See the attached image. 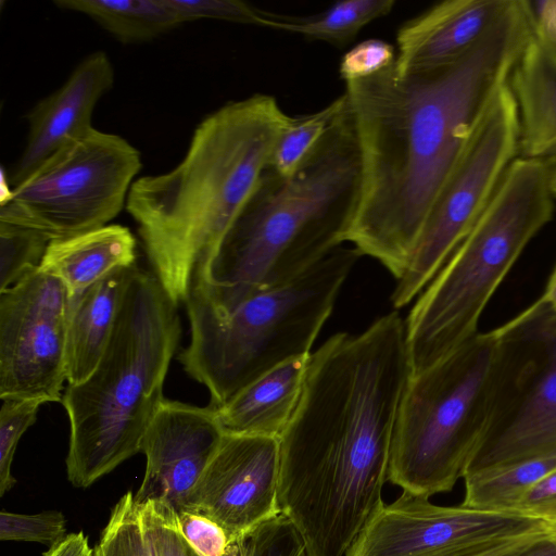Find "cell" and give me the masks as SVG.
<instances>
[{"instance_id": "obj_33", "label": "cell", "mask_w": 556, "mask_h": 556, "mask_svg": "<svg viewBox=\"0 0 556 556\" xmlns=\"http://www.w3.org/2000/svg\"><path fill=\"white\" fill-rule=\"evenodd\" d=\"M394 47L381 39H366L342 58L339 64V74L344 83L364 79L374 76L395 62Z\"/></svg>"}, {"instance_id": "obj_34", "label": "cell", "mask_w": 556, "mask_h": 556, "mask_svg": "<svg viewBox=\"0 0 556 556\" xmlns=\"http://www.w3.org/2000/svg\"><path fill=\"white\" fill-rule=\"evenodd\" d=\"M511 513L533 517L544 522L556 520V467L521 497Z\"/></svg>"}, {"instance_id": "obj_38", "label": "cell", "mask_w": 556, "mask_h": 556, "mask_svg": "<svg viewBox=\"0 0 556 556\" xmlns=\"http://www.w3.org/2000/svg\"><path fill=\"white\" fill-rule=\"evenodd\" d=\"M517 556H556V543L547 535Z\"/></svg>"}, {"instance_id": "obj_42", "label": "cell", "mask_w": 556, "mask_h": 556, "mask_svg": "<svg viewBox=\"0 0 556 556\" xmlns=\"http://www.w3.org/2000/svg\"><path fill=\"white\" fill-rule=\"evenodd\" d=\"M94 556H101L97 546L94 547Z\"/></svg>"}, {"instance_id": "obj_4", "label": "cell", "mask_w": 556, "mask_h": 556, "mask_svg": "<svg viewBox=\"0 0 556 556\" xmlns=\"http://www.w3.org/2000/svg\"><path fill=\"white\" fill-rule=\"evenodd\" d=\"M180 332L177 304L154 274L135 266L100 362L63 393L74 486H90L141 451Z\"/></svg>"}, {"instance_id": "obj_32", "label": "cell", "mask_w": 556, "mask_h": 556, "mask_svg": "<svg viewBox=\"0 0 556 556\" xmlns=\"http://www.w3.org/2000/svg\"><path fill=\"white\" fill-rule=\"evenodd\" d=\"M176 516L180 532L201 556H239L238 544L208 516L195 509H181Z\"/></svg>"}, {"instance_id": "obj_41", "label": "cell", "mask_w": 556, "mask_h": 556, "mask_svg": "<svg viewBox=\"0 0 556 556\" xmlns=\"http://www.w3.org/2000/svg\"><path fill=\"white\" fill-rule=\"evenodd\" d=\"M552 190H553V194L556 199V166L553 170V175H552Z\"/></svg>"}, {"instance_id": "obj_31", "label": "cell", "mask_w": 556, "mask_h": 556, "mask_svg": "<svg viewBox=\"0 0 556 556\" xmlns=\"http://www.w3.org/2000/svg\"><path fill=\"white\" fill-rule=\"evenodd\" d=\"M180 23L195 20H219L263 26L265 11L240 0H166Z\"/></svg>"}, {"instance_id": "obj_28", "label": "cell", "mask_w": 556, "mask_h": 556, "mask_svg": "<svg viewBox=\"0 0 556 556\" xmlns=\"http://www.w3.org/2000/svg\"><path fill=\"white\" fill-rule=\"evenodd\" d=\"M237 544L239 556H307L300 533L282 514L263 522Z\"/></svg>"}, {"instance_id": "obj_22", "label": "cell", "mask_w": 556, "mask_h": 556, "mask_svg": "<svg viewBox=\"0 0 556 556\" xmlns=\"http://www.w3.org/2000/svg\"><path fill=\"white\" fill-rule=\"evenodd\" d=\"M556 467V456L525 459L464 476V507L513 511L521 497Z\"/></svg>"}, {"instance_id": "obj_9", "label": "cell", "mask_w": 556, "mask_h": 556, "mask_svg": "<svg viewBox=\"0 0 556 556\" xmlns=\"http://www.w3.org/2000/svg\"><path fill=\"white\" fill-rule=\"evenodd\" d=\"M497 330L503 355L495 402L464 476L556 456V312L541 296Z\"/></svg>"}, {"instance_id": "obj_16", "label": "cell", "mask_w": 556, "mask_h": 556, "mask_svg": "<svg viewBox=\"0 0 556 556\" xmlns=\"http://www.w3.org/2000/svg\"><path fill=\"white\" fill-rule=\"evenodd\" d=\"M509 0H446L406 21L396 33L399 75L444 67L465 55Z\"/></svg>"}, {"instance_id": "obj_17", "label": "cell", "mask_w": 556, "mask_h": 556, "mask_svg": "<svg viewBox=\"0 0 556 556\" xmlns=\"http://www.w3.org/2000/svg\"><path fill=\"white\" fill-rule=\"evenodd\" d=\"M519 122V157L556 162V49L533 31L508 78Z\"/></svg>"}, {"instance_id": "obj_40", "label": "cell", "mask_w": 556, "mask_h": 556, "mask_svg": "<svg viewBox=\"0 0 556 556\" xmlns=\"http://www.w3.org/2000/svg\"><path fill=\"white\" fill-rule=\"evenodd\" d=\"M547 532L552 540L556 543V520L545 522Z\"/></svg>"}, {"instance_id": "obj_10", "label": "cell", "mask_w": 556, "mask_h": 556, "mask_svg": "<svg viewBox=\"0 0 556 556\" xmlns=\"http://www.w3.org/2000/svg\"><path fill=\"white\" fill-rule=\"evenodd\" d=\"M518 153L517 105L506 83L482 114L428 217L410 263L391 294L395 308L407 305L439 273L484 211Z\"/></svg>"}, {"instance_id": "obj_24", "label": "cell", "mask_w": 556, "mask_h": 556, "mask_svg": "<svg viewBox=\"0 0 556 556\" xmlns=\"http://www.w3.org/2000/svg\"><path fill=\"white\" fill-rule=\"evenodd\" d=\"M345 103L343 93L314 113L291 116L275 144L267 168L280 178L292 177L313 154Z\"/></svg>"}, {"instance_id": "obj_25", "label": "cell", "mask_w": 556, "mask_h": 556, "mask_svg": "<svg viewBox=\"0 0 556 556\" xmlns=\"http://www.w3.org/2000/svg\"><path fill=\"white\" fill-rule=\"evenodd\" d=\"M50 241L36 229L0 222V291L37 270Z\"/></svg>"}, {"instance_id": "obj_3", "label": "cell", "mask_w": 556, "mask_h": 556, "mask_svg": "<svg viewBox=\"0 0 556 556\" xmlns=\"http://www.w3.org/2000/svg\"><path fill=\"white\" fill-rule=\"evenodd\" d=\"M346 96V94H345ZM359 151L348 99L290 178L268 168L192 287L218 312L291 281L348 242L359 195Z\"/></svg>"}, {"instance_id": "obj_39", "label": "cell", "mask_w": 556, "mask_h": 556, "mask_svg": "<svg viewBox=\"0 0 556 556\" xmlns=\"http://www.w3.org/2000/svg\"><path fill=\"white\" fill-rule=\"evenodd\" d=\"M542 298L551 305L556 312V267L548 280L545 292Z\"/></svg>"}, {"instance_id": "obj_35", "label": "cell", "mask_w": 556, "mask_h": 556, "mask_svg": "<svg viewBox=\"0 0 556 556\" xmlns=\"http://www.w3.org/2000/svg\"><path fill=\"white\" fill-rule=\"evenodd\" d=\"M547 535V530L503 540L466 556H517Z\"/></svg>"}, {"instance_id": "obj_20", "label": "cell", "mask_w": 556, "mask_h": 556, "mask_svg": "<svg viewBox=\"0 0 556 556\" xmlns=\"http://www.w3.org/2000/svg\"><path fill=\"white\" fill-rule=\"evenodd\" d=\"M135 261L131 231L106 225L50 241L38 269L60 278L74 298L112 271L134 266Z\"/></svg>"}, {"instance_id": "obj_37", "label": "cell", "mask_w": 556, "mask_h": 556, "mask_svg": "<svg viewBox=\"0 0 556 556\" xmlns=\"http://www.w3.org/2000/svg\"><path fill=\"white\" fill-rule=\"evenodd\" d=\"M43 556H94L89 541L83 532L67 534L60 542L50 546Z\"/></svg>"}, {"instance_id": "obj_27", "label": "cell", "mask_w": 556, "mask_h": 556, "mask_svg": "<svg viewBox=\"0 0 556 556\" xmlns=\"http://www.w3.org/2000/svg\"><path fill=\"white\" fill-rule=\"evenodd\" d=\"M43 403L36 400H2L0 409V495L16 483L11 467L21 437L35 424Z\"/></svg>"}, {"instance_id": "obj_2", "label": "cell", "mask_w": 556, "mask_h": 556, "mask_svg": "<svg viewBox=\"0 0 556 556\" xmlns=\"http://www.w3.org/2000/svg\"><path fill=\"white\" fill-rule=\"evenodd\" d=\"M290 118L269 94L229 102L199 124L176 167L134 181L127 212L176 304L253 193Z\"/></svg>"}, {"instance_id": "obj_5", "label": "cell", "mask_w": 556, "mask_h": 556, "mask_svg": "<svg viewBox=\"0 0 556 556\" xmlns=\"http://www.w3.org/2000/svg\"><path fill=\"white\" fill-rule=\"evenodd\" d=\"M555 165L516 157L484 211L405 320L410 375L478 334L480 317L526 247L554 215Z\"/></svg>"}, {"instance_id": "obj_8", "label": "cell", "mask_w": 556, "mask_h": 556, "mask_svg": "<svg viewBox=\"0 0 556 556\" xmlns=\"http://www.w3.org/2000/svg\"><path fill=\"white\" fill-rule=\"evenodd\" d=\"M141 165L140 152L124 138L91 128L11 189L0 222L51 240L104 227L122 211Z\"/></svg>"}, {"instance_id": "obj_30", "label": "cell", "mask_w": 556, "mask_h": 556, "mask_svg": "<svg viewBox=\"0 0 556 556\" xmlns=\"http://www.w3.org/2000/svg\"><path fill=\"white\" fill-rule=\"evenodd\" d=\"M138 507L155 556H201L180 532L176 511L168 504L148 501Z\"/></svg>"}, {"instance_id": "obj_18", "label": "cell", "mask_w": 556, "mask_h": 556, "mask_svg": "<svg viewBox=\"0 0 556 556\" xmlns=\"http://www.w3.org/2000/svg\"><path fill=\"white\" fill-rule=\"evenodd\" d=\"M309 355L278 365L216 407L224 433L279 439L299 404Z\"/></svg>"}, {"instance_id": "obj_14", "label": "cell", "mask_w": 556, "mask_h": 556, "mask_svg": "<svg viewBox=\"0 0 556 556\" xmlns=\"http://www.w3.org/2000/svg\"><path fill=\"white\" fill-rule=\"evenodd\" d=\"M224 435L211 405L164 399L142 440L146 470L135 502L161 501L175 511L185 509Z\"/></svg>"}, {"instance_id": "obj_15", "label": "cell", "mask_w": 556, "mask_h": 556, "mask_svg": "<svg viewBox=\"0 0 556 556\" xmlns=\"http://www.w3.org/2000/svg\"><path fill=\"white\" fill-rule=\"evenodd\" d=\"M113 83L109 56L94 51L79 62L60 88L29 111L26 144L9 178L12 189L64 146L93 128V110Z\"/></svg>"}, {"instance_id": "obj_29", "label": "cell", "mask_w": 556, "mask_h": 556, "mask_svg": "<svg viewBox=\"0 0 556 556\" xmlns=\"http://www.w3.org/2000/svg\"><path fill=\"white\" fill-rule=\"evenodd\" d=\"M66 532V519L59 510L37 514L0 513L2 541L38 542L53 546Z\"/></svg>"}, {"instance_id": "obj_12", "label": "cell", "mask_w": 556, "mask_h": 556, "mask_svg": "<svg viewBox=\"0 0 556 556\" xmlns=\"http://www.w3.org/2000/svg\"><path fill=\"white\" fill-rule=\"evenodd\" d=\"M544 529V521L521 514L439 506L403 491L370 518L345 556H466Z\"/></svg>"}, {"instance_id": "obj_13", "label": "cell", "mask_w": 556, "mask_h": 556, "mask_svg": "<svg viewBox=\"0 0 556 556\" xmlns=\"http://www.w3.org/2000/svg\"><path fill=\"white\" fill-rule=\"evenodd\" d=\"M279 439L225 434L185 509L212 518L237 543L280 513Z\"/></svg>"}, {"instance_id": "obj_11", "label": "cell", "mask_w": 556, "mask_h": 556, "mask_svg": "<svg viewBox=\"0 0 556 556\" xmlns=\"http://www.w3.org/2000/svg\"><path fill=\"white\" fill-rule=\"evenodd\" d=\"M73 298L39 269L0 291V399L62 402Z\"/></svg>"}, {"instance_id": "obj_1", "label": "cell", "mask_w": 556, "mask_h": 556, "mask_svg": "<svg viewBox=\"0 0 556 556\" xmlns=\"http://www.w3.org/2000/svg\"><path fill=\"white\" fill-rule=\"evenodd\" d=\"M533 31L531 2L509 0L454 63L407 75H399L393 64L345 83L361 166L348 242L396 281L478 122Z\"/></svg>"}, {"instance_id": "obj_36", "label": "cell", "mask_w": 556, "mask_h": 556, "mask_svg": "<svg viewBox=\"0 0 556 556\" xmlns=\"http://www.w3.org/2000/svg\"><path fill=\"white\" fill-rule=\"evenodd\" d=\"M534 31L556 49V0L533 2Z\"/></svg>"}, {"instance_id": "obj_23", "label": "cell", "mask_w": 556, "mask_h": 556, "mask_svg": "<svg viewBox=\"0 0 556 556\" xmlns=\"http://www.w3.org/2000/svg\"><path fill=\"white\" fill-rule=\"evenodd\" d=\"M394 4V0H344L309 17H287L266 12L263 26L344 46L367 24L388 15Z\"/></svg>"}, {"instance_id": "obj_19", "label": "cell", "mask_w": 556, "mask_h": 556, "mask_svg": "<svg viewBox=\"0 0 556 556\" xmlns=\"http://www.w3.org/2000/svg\"><path fill=\"white\" fill-rule=\"evenodd\" d=\"M136 265L118 268L73 298L67 331V382L78 384L100 362Z\"/></svg>"}, {"instance_id": "obj_7", "label": "cell", "mask_w": 556, "mask_h": 556, "mask_svg": "<svg viewBox=\"0 0 556 556\" xmlns=\"http://www.w3.org/2000/svg\"><path fill=\"white\" fill-rule=\"evenodd\" d=\"M502 355L496 328L409 375L395 420L390 482L430 497L463 478L492 415Z\"/></svg>"}, {"instance_id": "obj_21", "label": "cell", "mask_w": 556, "mask_h": 556, "mask_svg": "<svg viewBox=\"0 0 556 556\" xmlns=\"http://www.w3.org/2000/svg\"><path fill=\"white\" fill-rule=\"evenodd\" d=\"M54 4L90 17L124 43L149 41L181 24L166 0H56Z\"/></svg>"}, {"instance_id": "obj_26", "label": "cell", "mask_w": 556, "mask_h": 556, "mask_svg": "<svg viewBox=\"0 0 556 556\" xmlns=\"http://www.w3.org/2000/svg\"><path fill=\"white\" fill-rule=\"evenodd\" d=\"M97 547L101 556H155L131 492L113 507Z\"/></svg>"}, {"instance_id": "obj_6", "label": "cell", "mask_w": 556, "mask_h": 556, "mask_svg": "<svg viewBox=\"0 0 556 556\" xmlns=\"http://www.w3.org/2000/svg\"><path fill=\"white\" fill-rule=\"evenodd\" d=\"M361 256L354 247H340L291 281L253 294L227 313L190 289L185 301L190 342L179 361L210 391L212 407L278 365L311 354Z\"/></svg>"}]
</instances>
